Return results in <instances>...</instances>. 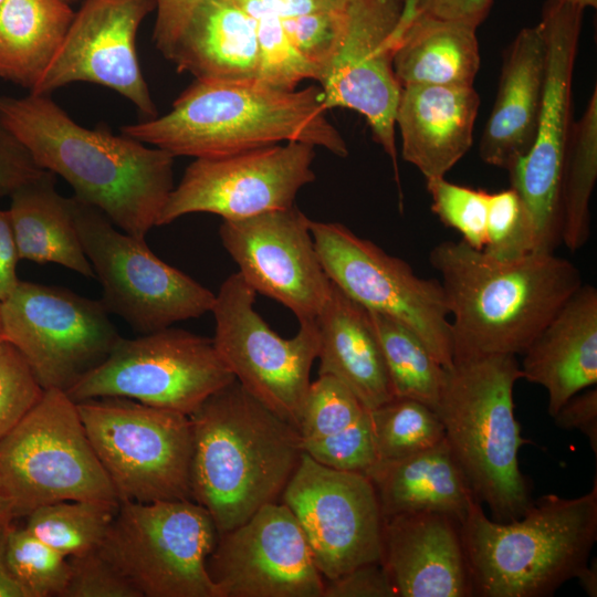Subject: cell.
Masks as SVG:
<instances>
[{
	"mask_svg": "<svg viewBox=\"0 0 597 597\" xmlns=\"http://www.w3.org/2000/svg\"><path fill=\"white\" fill-rule=\"evenodd\" d=\"M0 123L43 170L123 232L145 239L174 189L175 157L100 125H78L50 95L0 96Z\"/></svg>",
	"mask_w": 597,
	"mask_h": 597,
	"instance_id": "6da1fadb",
	"label": "cell"
},
{
	"mask_svg": "<svg viewBox=\"0 0 597 597\" xmlns=\"http://www.w3.org/2000/svg\"><path fill=\"white\" fill-rule=\"evenodd\" d=\"M429 261L452 316L453 362L522 355L583 284L578 268L555 252L501 261L462 240L443 241Z\"/></svg>",
	"mask_w": 597,
	"mask_h": 597,
	"instance_id": "7a4b0ae2",
	"label": "cell"
},
{
	"mask_svg": "<svg viewBox=\"0 0 597 597\" xmlns=\"http://www.w3.org/2000/svg\"><path fill=\"white\" fill-rule=\"evenodd\" d=\"M189 419L191 499L208 511L219 534L280 502L303 454L294 425L235 379Z\"/></svg>",
	"mask_w": 597,
	"mask_h": 597,
	"instance_id": "3957f363",
	"label": "cell"
},
{
	"mask_svg": "<svg viewBox=\"0 0 597 597\" xmlns=\"http://www.w3.org/2000/svg\"><path fill=\"white\" fill-rule=\"evenodd\" d=\"M326 112L316 86L283 91L258 82L196 80L168 113L121 132L174 157L214 158L287 142L346 157V142Z\"/></svg>",
	"mask_w": 597,
	"mask_h": 597,
	"instance_id": "277c9868",
	"label": "cell"
},
{
	"mask_svg": "<svg viewBox=\"0 0 597 597\" xmlns=\"http://www.w3.org/2000/svg\"><path fill=\"white\" fill-rule=\"evenodd\" d=\"M460 533L472 596H552L589 561L597 540V480L578 498L545 494L510 522L490 520L476 500Z\"/></svg>",
	"mask_w": 597,
	"mask_h": 597,
	"instance_id": "5b68a950",
	"label": "cell"
},
{
	"mask_svg": "<svg viewBox=\"0 0 597 597\" xmlns=\"http://www.w3.org/2000/svg\"><path fill=\"white\" fill-rule=\"evenodd\" d=\"M521 378L514 355L454 360L436 407L451 453L498 522L521 517L533 502L517 459L531 443L514 413L513 389Z\"/></svg>",
	"mask_w": 597,
	"mask_h": 597,
	"instance_id": "8992f818",
	"label": "cell"
},
{
	"mask_svg": "<svg viewBox=\"0 0 597 597\" xmlns=\"http://www.w3.org/2000/svg\"><path fill=\"white\" fill-rule=\"evenodd\" d=\"M0 495L15 517L60 501L119 502L65 391L46 389L0 439Z\"/></svg>",
	"mask_w": 597,
	"mask_h": 597,
	"instance_id": "52a82bcc",
	"label": "cell"
},
{
	"mask_svg": "<svg viewBox=\"0 0 597 597\" xmlns=\"http://www.w3.org/2000/svg\"><path fill=\"white\" fill-rule=\"evenodd\" d=\"M76 406L119 502L192 500L189 416L117 397Z\"/></svg>",
	"mask_w": 597,
	"mask_h": 597,
	"instance_id": "ba28073f",
	"label": "cell"
},
{
	"mask_svg": "<svg viewBox=\"0 0 597 597\" xmlns=\"http://www.w3.org/2000/svg\"><path fill=\"white\" fill-rule=\"evenodd\" d=\"M218 535L193 500L125 501L98 551L142 597H219L207 569Z\"/></svg>",
	"mask_w": 597,
	"mask_h": 597,
	"instance_id": "9c48e42d",
	"label": "cell"
},
{
	"mask_svg": "<svg viewBox=\"0 0 597 597\" xmlns=\"http://www.w3.org/2000/svg\"><path fill=\"white\" fill-rule=\"evenodd\" d=\"M73 199L78 237L108 313L146 334L211 312L216 294L160 260L139 239L117 230L98 209Z\"/></svg>",
	"mask_w": 597,
	"mask_h": 597,
	"instance_id": "30bf717a",
	"label": "cell"
},
{
	"mask_svg": "<svg viewBox=\"0 0 597 597\" xmlns=\"http://www.w3.org/2000/svg\"><path fill=\"white\" fill-rule=\"evenodd\" d=\"M234 379L212 338L169 326L121 337L109 355L65 392L75 402L117 397L190 416Z\"/></svg>",
	"mask_w": 597,
	"mask_h": 597,
	"instance_id": "8fae6325",
	"label": "cell"
},
{
	"mask_svg": "<svg viewBox=\"0 0 597 597\" xmlns=\"http://www.w3.org/2000/svg\"><path fill=\"white\" fill-rule=\"evenodd\" d=\"M310 229L332 283L367 311L402 323L444 368L452 366L450 315L440 281L418 276L407 262L344 224L311 220Z\"/></svg>",
	"mask_w": 597,
	"mask_h": 597,
	"instance_id": "7c38bea8",
	"label": "cell"
},
{
	"mask_svg": "<svg viewBox=\"0 0 597 597\" xmlns=\"http://www.w3.org/2000/svg\"><path fill=\"white\" fill-rule=\"evenodd\" d=\"M1 338L25 358L41 386L66 391L121 339L102 301L20 281L1 301Z\"/></svg>",
	"mask_w": 597,
	"mask_h": 597,
	"instance_id": "4fadbf2b",
	"label": "cell"
},
{
	"mask_svg": "<svg viewBox=\"0 0 597 597\" xmlns=\"http://www.w3.org/2000/svg\"><path fill=\"white\" fill-rule=\"evenodd\" d=\"M255 294L239 272L224 280L211 310L212 341L235 380L297 428L317 358L318 327L315 320L300 322L295 336L281 337L254 310Z\"/></svg>",
	"mask_w": 597,
	"mask_h": 597,
	"instance_id": "5bb4252c",
	"label": "cell"
},
{
	"mask_svg": "<svg viewBox=\"0 0 597 597\" xmlns=\"http://www.w3.org/2000/svg\"><path fill=\"white\" fill-rule=\"evenodd\" d=\"M584 10L545 2L540 22L547 46L543 105L528 153L509 170L531 224L535 252L562 242L561 195L570 135L572 82Z\"/></svg>",
	"mask_w": 597,
	"mask_h": 597,
	"instance_id": "9a60e30c",
	"label": "cell"
},
{
	"mask_svg": "<svg viewBox=\"0 0 597 597\" xmlns=\"http://www.w3.org/2000/svg\"><path fill=\"white\" fill-rule=\"evenodd\" d=\"M404 6L405 0H348L336 50L318 80L326 111L342 107L365 117L398 186L395 115L401 86L394 53Z\"/></svg>",
	"mask_w": 597,
	"mask_h": 597,
	"instance_id": "2e32d148",
	"label": "cell"
},
{
	"mask_svg": "<svg viewBox=\"0 0 597 597\" xmlns=\"http://www.w3.org/2000/svg\"><path fill=\"white\" fill-rule=\"evenodd\" d=\"M312 145L287 142L214 158H195L174 187L157 227L196 212L235 220L294 206L315 179Z\"/></svg>",
	"mask_w": 597,
	"mask_h": 597,
	"instance_id": "e0dca14e",
	"label": "cell"
},
{
	"mask_svg": "<svg viewBox=\"0 0 597 597\" xmlns=\"http://www.w3.org/2000/svg\"><path fill=\"white\" fill-rule=\"evenodd\" d=\"M280 502L298 522L324 579L380 562L384 519L365 473L323 465L303 452Z\"/></svg>",
	"mask_w": 597,
	"mask_h": 597,
	"instance_id": "ac0fdd59",
	"label": "cell"
},
{
	"mask_svg": "<svg viewBox=\"0 0 597 597\" xmlns=\"http://www.w3.org/2000/svg\"><path fill=\"white\" fill-rule=\"evenodd\" d=\"M207 569L219 597H323L307 540L281 502L220 533Z\"/></svg>",
	"mask_w": 597,
	"mask_h": 597,
	"instance_id": "d6986e66",
	"label": "cell"
},
{
	"mask_svg": "<svg viewBox=\"0 0 597 597\" xmlns=\"http://www.w3.org/2000/svg\"><path fill=\"white\" fill-rule=\"evenodd\" d=\"M156 9L155 0H83L32 94L50 95L75 82L108 87L146 118L157 107L140 69L137 33Z\"/></svg>",
	"mask_w": 597,
	"mask_h": 597,
	"instance_id": "ffe728a7",
	"label": "cell"
},
{
	"mask_svg": "<svg viewBox=\"0 0 597 597\" xmlns=\"http://www.w3.org/2000/svg\"><path fill=\"white\" fill-rule=\"evenodd\" d=\"M308 219L294 206L223 220L219 235L256 292L291 310L298 322L316 320L331 287Z\"/></svg>",
	"mask_w": 597,
	"mask_h": 597,
	"instance_id": "44dd1931",
	"label": "cell"
},
{
	"mask_svg": "<svg viewBox=\"0 0 597 597\" xmlns=\"http://www.w3.org/2000/svg\"><path fill=\"white\" fill-rule=\"evenodd\" d=\"M381 559L397 597H471L460 522L438 512L383 520Z\"/></svg>",
	"mask_w": 597,
	"mask_h": 597,
	"instance_id": "7402d4cb",
	"label": "cell"
},
{
	"mask_svg": "<svg viewBox=\"0 0 597 597\" xmlns=\"http://www.w3.org/2000/svg\"><path fill=\"white\" fill-rule=\"evenodd\" d=\"M479 106L473 85L402 86L395 115L402 158L426 180L444 177L472 145Z\"/></svg>",
	"mask_w": 597,
	"mask_h": 597,
	"instance_id": "603a6c76",
	"label": "cell"
},
{
	"mask_svg": "<svg viewBox=\"0 0 597 597\" xmlns=\"http://www.w3.org/2000/svg\"><path fill=\"white\" fill-rule=\"evenodd\" d=\"M547 46L541 24L522 29L505 52L498 94L485 124L480 156L511 170L530 150L538 126Z\"/></svg>",
	"mask_w": 597,
	"mask_h": 597,
	"instance_id": "cb8c5ba5",
	"label": "cell"
},
{
	"mask_svg": "<svg viewBox=\"0 0 597 597\" xmlns=\"http://www.w3.org/2000/svg\"><path fill=\"white\" fill-rule=\"evenodd\" d=\"M522 355L523 379L546 390L552 418L570 397L596 386V287L583 283Z\"/></svg>",
	"mask_w": 597,
	"mask_h": 597,
	"instance_id": "d4e9b609",
	"label": "cell"
},
{
	"mask_svg": "<svg viewBox=\"0 0 597 597\" xmlns=\"http://www.w3.org/2000/svg\"><path fill=\"white\" fill-rule=\"evenodd\" d=\"M196 80L258 82L261 53L255 27L235 0H202L164 56Z\"/></svg>",
	"mask_w": 597,
	"mask_h": 597,
	"instance_id": "484cf974",
	"label": "cell"
},
{
	"mask_svg": "<svg viewBox=\"0 0 597 597\" xmlns=\"http://www.w3.org/2000/svg\"><path fill=\"white\" fill-rule=\"evenodd\" d=\"M315 321L318 375L344 384L369 410L391 400L389 377L367 310L331 282Z\"/></svg>",
	"mask_w": 597,
	"mask_h": 597,
	"instance_id": "4316f807",
	"label": "cell"
},
{
	"mask_svg": "<svg viewBox=\"0 0 597 597\" xmlns=\"http://www.w3.org/2000/svg\"><path fill=\"white\" fill-rule=\"evenodd\" d=\"M365 474L374 485L383 519L438 512L461 523L476 501L446 439L410 457L376 461Z\"/></svg>",
	"mask_w": 597,
	"mask_h": 597,
	"instance_id": "83f0119b",
	"label": "cell"
},
{
	"mask_svg": "<svg viewBox=\"0 0 597 597\" xmlns=\"http://www.w3.org/2000/svg\"><path fill=\"white\" fill-rule=\"evenodd\" d=\"M297 430L303 452L323 465L364 472L376 459L369 409L332 376L310 384Z\"/></svg>",
	"mask_w": 597,
	"mask_h": 597,
	"instance_id": "f1b7e54d",
	"label": "cell"
},
{
	"mask_svg": "<svg viewBox=\"0 0 597 597\" xmlns=\"http://www.w3.org/2000/svg\"><path fill=\"white\" fill-rule=\"evenodd\" d=\"M401 21L394 53V71L401 87L473 85L480 67L478 28L416 12Z\"/></svg>",
	"mask_w": 597,
	"mask_h": 597,
	"instance_id": "f546056e",
	"label": "cell"
},
{
	"mask_svg": "<svg viewBox=\"0 0 597 597\" xmlns=\"http://www.w3.org/2000/svg\"><path fill=\"white\" fill-rule=\"evenodd\" d=\"M10 197L8 211L20 259L95 276L75 226L73 199L56 191L54 174L45 170Z\"/></svg>",
	"mask_w": 597,
	"mask_h": 597,
	"instance_id": "4dcf8cb0",
	"label": "cell"
},
{
	"mask_svg": "<svg viewBox=\"0 0 597 597\" xmlns=\"http://www.w3.org/2000/svg\"><path fill=\"white\" fill-rule=\"evenodd\" d=\"M74 13L66 0H4L0 4V77L32 91Z\"/></svg>",
	"mask_w": 597,
	"mask_h": 597,
	"instance_id": "1f68e13d",
	"label": "cell"
},
{
	"mask_svg": "<svg viewBox=\"0 0 597 597\" xmlns=\"http://www.w3.org/2000/svg\"><path fill=\"white\" fill-rule=\"evenodd\" d=\"M255 27L261 69L258 82L283 91L314 80L311 67L289 42L296 28L344 9L348 0H235Z\"/></svg>",
	"mask_w": 597,
	"mask_h": 597,
	"instance_id": "d6a6232c",
	"label": "cell"
},
{
	"mask_svg": "<svg viewBox=\"0 0 597 597\" xmlns=\"http://www.w3.org/2000/svg\"><path fill=\"white\" fill-rule=\"evenodd\" d=\"M367 312L394 397L420 401L436 411L446 368L410 328L384 314Z\"/></svg>",
	"mask_w": 597,
	"mask_h": 597,
	"instance_id": "836d02e7",
	"label": "cell"
},
{
	"mask_svg": "<svg viewBox=\"0 0 597 597\" xmlns=\"http://www.w3.org/2000/svg\"><path fill=\"white\" fill-rule=\"evenodd\" d=\"M597 179V91L583 116L572 125L562 195V242L570 251L582 249L590 237L589 201Z\"/></svg>",
	"mask_w": 597,
	"mask_h": 597,
	"instance_id": "e575fe53",
	"label": "cell"
},
{
	"mask_svg": "<svg viewBox=\"0 0 597 597\" xmlns=\"http://www.w3.org/2000/svg\"><path fill=\"white\" fill-rule=\"evenodd\" d=\"M118 506L119 502L106 500L60 501L31 511L24 527L71 557L100 547Z\"/></svg>",
	"mask_w": 597,
	"mask_h": 597,
	"instance_id": "d590c367",
	"label": "cell"
},
{
	"mask_svg": "<svg viewBox=\"0 0 597 597\" xmlns=\"http://www.w3.org/2000/svg\"><path fill=\"white\" fill-rule=\"evenodd\" d=\"M376 461L397 460L428 450L444 440V428L429 406L394 397L369 410Z\"/></svg>",
	"mask_w": 597,
	"mask_h": 597,
	"instance_id": "8d00e7d4",
	"label": "cell"
},
{
	"mask_svg": "<svg viewBox=\"0 0 597 597\" xmlns=\"http://www.w3.org/2000/svg\"><path fill=\"white\" fill-rule=\"evenodd\" d=\"M7 564L25 597H62L70 577L67 557L25 527L12 525L7 543Z\"/></svg>",
	"mask_w": 597,
	"mask_h": 597,
	"instance_id": "74e56055",
	"label": "cell"
},
{
	"mask_svg": "<svg viewBox=\"0 0 597 597\" xmlns=\"http://www.w3.org/2000/svg\"><path fill=\"white\" fill-rule=\"evenodd\" d=\"M431 210L447 227L458 231L462 241L476 250L486 243L489 192L455 185L444 177L427 179Z\"/></svg>",
	"mask_w": 597,
	"mask_h": 597,
	"instance_id": "f35d334b",
	"label": "cell"
},
{
	"mask_svg": "<svg viewBox=\"0 0 597 597\" xmlns=\"http://www.w3.org/2000/svg\"><path fill=\"white\" fill-rule=\"evenodd\" d=\"M482 251L501 261L517 260L535 252L531 224L513 188L489 193L486 243Z\"/></svg>",
	"mask_w": 597,
	"mask_h": 597,
	"instance_id": "ab89813d",
	"label": "cell"
},
{
	"mask_svg": "<svg viewBox=\"0 0 597 597\" xmlns=\"http://www.w3.org/2000/svg\"><path fill=\"white\" fill-rule=\"evenodd\" d=\"M45 389L22 354L0 339V439L41 400Z\"/></svg>",
	"mask_w": 597,
	"mask_h": 597,
	"instance_id": "60d3db41",
	"label": "cell"
},
{
	"mask_svg": "<svg viewBox=\"0 0 597 597\" xmlns=\"http://www.w3.org/2000/svg\"><path fill=\"white\" fill-rule=\"evenodd\" d=\"M67 559L70 577L62 597H142L98 548Z\"/></svg>",
	"mask_w": 597,
	"mask_h": 597,
	"instance_id": "b9f144b4",
	"label": "cell"
},
{
	"mask_svg": "<svg viewBox=\"0 0 597 597\" xmlns=\"http://www.w3.org/2000/svg\"><path fill=\"white\" fill-rule=\"evenodd\" d=\"M323 597H397V594L381 563L374 562L324 579Z\"/></svg>",
	"mask_w": 597,
	"mask_h": 597,
	"instance_id": "7bdbcfd3",
	"label": "cell"
},
{
	"mask_svg": "<svg viewBox=\"0 0 597 597\" xmlns=\"http://www.w3.org/2000/svg\"><path fill=\"white\" fill-rule=\"evenodd\" d=\"M44 172L27 148L0 123V195H10Z\"/></svg>",
	"mask_w": 597,
	"mask_h": 597,
	"instance_id": "ee69618b",
	"label": "cell"
},
{
	"mask_svg": "<svg viewBox=\"0 0 597 597\" xmlns=\"http://www.w3.org/2000/svg\"><path fill=\"white\" fill-rule=\"evenodd\" d=\"M562 429H577L589 441L594 454H597V389L586 388L570 397L553 417Z\"/></svg>",
	"mask_w": 597,
	"mask_h": 597,
	"instance_id": "f6af8a7d",
	"label": "cell"
},
{
	"mask_svg": "<svg viewBox=\"0 0 597 597\" xmlns=\"http://www.w3.org/2000/svg\"><path fill=\"white\" fill-rule=\"evenodd\" d=\"M202 0H155L156 19L153 41L156 49L166 55L181 31L192 10Z\"/></svg>",
	"mask_w": 597,
	"mask_h": 597,
	"instance_id": "bcb514c9",
	"label": "cell"
},
{
	"mask_svg": "<svg viewBox=\"0 0 597 597\" xmlns=\"http://www.w3.org/2000/svg\"><path fill=\"white\" fill-rule=\"evenodd\" d=\"M492 4L493 0H415V11L478 28L486 19Z\"/></svg>",
	"mask_w": 597,
	"mask_h": 597,
	"instance_id": "7dc6e473",
	"label": "cell"
},
{
	"mask_svg": "<svg viewBox=\"0 0 597 597\" xmlns=\"http://www.w3.org/2000/svg\"><path fill=\"white\" fill-rule=\"evenodd\" d=\"M20 260L8 210L0 208V301L18 285L17 264Z\"/></svg>",
	"mask_w": 597,
	"mask_h": 597,
	"instance_id": "c3c4849f",
	"label": "cell"
},
{
	"mask_svg": "<svg viewBox=\"0 0 597 597\" xmlns=\"http://www.w3.org/2000/svg\"><path fill=\"white\" fill-rule=\"evenodd\" d=\"M12 521L0 523V597H25L7 564V543Z\"/></svg>",
	"mask_w": 597,
	"mask_h": 597,
	"instance_id": "681fc988",
	"label": "cell"
},
{
	"mask_svg": "<svg viewBox=\"0 0 597 597\" xmlns=\"http://www.w3.org/2000/svg\"><path fill=\"white\" fill-rule=\"evenodd\" d=\"M579 585L589 597L597 596V565L596 558L591 564L587 563L576 575Z\"/></svg>",
	"mask_w": 597,
	"mask_h": 597,
	"instance_id": "f907efd6",
	"label": "cell"
},
{
	"mask_svg": "<svg viewBox=\"0 0 597 597\" xmlns=\"http://www.w3.org/2000/svg\"><path fill=\"white\" fill-rule=\"evenodd\" d=\"M549 3L569 4L585 10L586 8H596L597 0H546Z\"/></svg>",
	"mask_w": 597,
	"mask_h": 597,
	"instance_id": "816d5d0a",
	"label": "cell"
},
{
	"mask_svg": "<svg viewBox=\"0 0 597 597\" xmlns=\"http://www.w3.org/2000/svg\"><path fill=\"white\" fill-rule=\"evenodd\" d=\"M14 517L15 516L9 502L0 495V523L6 521H13Z\"/></svg>",
	"mask_w": 597,
	"mask_h": 597,
	"instance_id": "f5cc1de1",
	"label": "cell"
},
{
	"mask_svg": "<svg viewBox=\"0 0 597 597\" xmlns=\"http://www.w3.org/2000/svg\"><path fill=\"white\" fill-rule=\"evenodd\" d=\"M415 12V0H405L402 14L405 17H412Z\"/></svg>",
	"mask_w": 597,
	"mask_h": 597,
	"instance_id": "db71d44e",
	"label": "cell"
},
{
	"mask_svg": "<svg viewBox=\"0 0 597 597\" xmlns=\"http://www.w3.org/2000/svg\"><path fill=\"white\" fill-rule=\"evenodd\" d=\"M0 339H1V301H0Z\"/></svg>",
	"mask_w": 597,
	"mask_h": 597,
	"instance_id": "11a10c76",
	"label": "cell"
},
{
	"mask_svg": "<svg viewBox=\"0 0 597 597\" xmlns=\"http://www.w3.org/2000/svg\"><path fill=\"white\" fill-rule=\"evenodd\" d=\"M66 1L72 4V3H74V2H76L78 0H66Z\"/></svg>",
	"mask_w": 597,
	"mask_h": 597,
	"instance_id": "9f6ffc18",
	"label": "cell"
},
{
	"mask_svg": "<svg viewBox=\"0 0 597 597\" xmlns=\"http://www.w3.org/2000/svg\"><path fill=\"white\" fill-rule=\"evenodd\" d=\"M4 0H0V4L3 2Z\"/></svg>",
	"mask_w": 597,
	"mask_h": 597,
	"instance_id": "6f0895ef",
	"label": "cell"
}]
</instances>
